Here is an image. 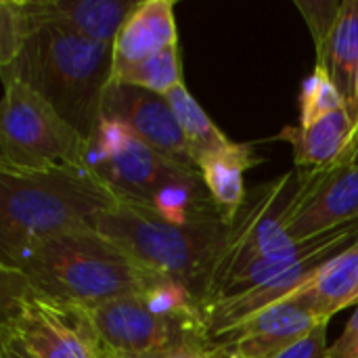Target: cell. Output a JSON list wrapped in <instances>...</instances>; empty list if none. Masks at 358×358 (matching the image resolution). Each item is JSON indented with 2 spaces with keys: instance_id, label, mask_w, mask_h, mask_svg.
Returning <instances> with one entry per match:
<instances>
[{
  "instance_id": "14",
  "label": "cell",
  "mask_w": 358,
  "mask_h": 358,
  "mask_svg": "<svg viewBox=\"0 0 358 358\" xmlns=\"http://www.w3.org/2000/svg\"><path fill=\"white\" fill-rule=\"evenodd\" d=\"M174 0H141L122 23L113 42V69L141 63L178 46Z\"/></svg>"
},
{
  "instance_id": "13",
  "label": "cell",
  "mask_w": 358,
  "mask_h": 358,
  "mask_svg": "<svg viewBox=\"0 0 358 358\" xmlns=\"http://www.w3.org/2000/svg\"><path fill=\"white\" fill-rule=\"evenodd\" d=\"M134 4L126 0H23L31 25H52L109 46Z\"/></svg>"
},
{
  "instance_id": "23",
  "label": "cell",
  "mask_w": 358,
  "mask_h": 358,
  "mask_svg": "<svg viewBox=\"0 0 358 358\" xmlns=\"http://www.w3.org/2000/svg\"><path fill=\"white\" fill-rule=\"evenodd\" d=\"M103 358H218L212 342L208 338H199V340H189L176 348L164 350V352H155V355H143V357H132V355H120V352H109L105 350Z\"/></svg>"
},
{
  "instance_id": "17",
  "label": "cell",
  "mask_w": 358,
  "mask_h": 358,
  "mask_svg": "<svg viewBox=\"0 0 358 358\" xmlns=\"http://www.w3.org/2000/svg\"><path fill=\"white\" fill-rule=\"evenodd\" d=\"M325 65L355 111L358 71V0H344L329 38ZM357 113V111H355Z\"/></svg>"
},
{
  "instance_id": "18",
  "label": "cell",
  "mask_w": 358,
  "mask_h": 358,
  "mask_svg": "<svg viewBox=\"0 0 358 358\" xmlns=\"http://www.w3.org/2000/svg\"><path fill=\"white\" fill-rule=\"evenodd\" d=\"M166 101L176 113V120L185 132L187 145L191 149L197 168L203 157L233 145V141L210 120V115L201 109V105L195 101V96L187 90L185 84L174 88L170 94H166Z\"/></svg>"
},
{
  "instance_id": "19",
  "label": "cell",
  "mask_w": 358,
  "mask_h": 358,
  "mask_svg": "<svg viewBox=\"0 0 358 358\" xmlns=\"http://www.w3.org/2000/svg\"><path fill=\"white\" fill-rule=\"evenodd\" d=\"M111 84H126L166 96L182 86V63L178 46H170L141 63L126 65L111 71Z\"/></svg>"
},
{
  "instance_id": "26",
  "label": "cell",
  "mask_w": 358,
  "mask_h": 358,
  "mask_svg": "<svg viewBox=\"0 0 358 358\" xmlns=\"http://www.w3.org/2000/svg\"><path fill=\"white\" fill-rule=\"evenodd\" d=\"M0 358H31L10 342H0Z\"/></svg>"
},
{
  "instance_id": "10",
  "label": "cell",
  "mask_w": 358,
  "mask_h": 358,
  "mask_svg": "<svg viewBox=\"0 0 358 358\" xmlns=\"http://www.w3.org/2000/svg\"><path fill=\"white\" fill-rule=\"evenodd\" d=\"M329 323L304 300L275 304L212 340L218 358H275Z\"/></svg>"
},
{
  "instance_id": "25",
  "label": "cell",
  "mask_w": 358,
  "mask_h": 358,
  "mask_svg": "<svg viewBox=\"0 0 358 358\" xmlns=\"http://www.w3.org/2000/svg\"><path fill=\"white\" fill-rule=\"evenodd\" d=\"M327 358H358V304L342 336L329 346Z\"/></svg>"
},
{
  "instance_id": "4",
  "label": "cell",
  "mask_w": 358,
  "mask_h": 358,
  "mask_svg": "<svg viewBox=\"0 0 358 358\" xmlns=\"http://www.w3.org/2000/svg\"><path fill=\"white\" fill-rule=\"evenodd\" d=\"M94 231L128 250L162 277L187 287L201 306L210 302L229 237L224 222L178 227L136 203L122 201L115 210L96 216Z\"/></svg>"
},
{
  "instance_id": "28",
  "label": "cell",
  "mask_w": 358,
  "mask_h": 358,
  "mask_svg": "<svg viewBox=\"0 0 358 358\" xmlns=\"http://www.w3.org/2000/svg\"><path fill=\"white\" fill-rule=\"evenodd\" d=\"M352 166H358V145L357 149H355V153H352Z\"/></svg>"
},
{
  "instance_id": "2",
  "label": "cell",
  "mask_w": 358,
  "mask_h": 358,
  "mask_svg": "<svg viewBox=\"0 0 358 358\" xmlns=\"http://www.w3.org/2000/svg\"><path fill=\"white\" fill-rule=\"evenodd\" d=\"M0 266L19 271L31 287L48 296L88 308L117 298L143 296L170 281L99 231L48 239Z\"/></svg>"
},
{
  "instance_id": "21",
  "label": "cell",
  "mask_w": 358,
  "mask_h": 358,
  "mask_svg": "<svg viewBox=\"0 0 358 358\" xmlns=\"http://www.w3.org/2000/svg\"><path fill=\"white\" fill-rule=\"evenodd\" d=\"M31 31L23 0H0V71L8 69L21 55Z\"/></svg>"
},
{
  "instance_id": "16",
  "label": "cell",
  "mask_w": 358,
  "mask_h": 358,
  "mask_svg": "<svg viewBox=\"0 0 358 358\" xmlns=\"http://www.w3.org/2000/svg\"><path fill=\"white\" fill-rule=\"evenodd\" d=\"M358 289V241L348 250L329 260L319 279L294 298L304 300L317 315L331 321L338 313L352 306L355 292Z\"/></svg>"
},
{
  "instance_id": "27",
  "label": "cell",
  "mask_w": 358,
  "mask_h": 358,
  "mask_svg": "<svg viewBox=\"0 0 358 358\" xmlns=\"http://www.w3.org/2000/svg\"><path fill=\"white\" fill-rule=\"evenodd\" d=\"M355 111L358 115V71H357V90H355Z\"/></svg>"
},
{
  "instance_id": "9",
  "label": "cell",
  "mask_w": 358,
  "mask_h": 358,
  "mask_svg": "<svg viewBox=\"0 0 358 358\" xmlns=\"http://www.w3.org/2000/svg\"><path fill=\"white\" fill-rule=\"evenodd\" d=\"M103 117L128 126L143 143L172 164L199 172L166 96L126 84H109L103 99Z\"/></svg>"
},
{
  "instance_id": "11",
  "label": "cell",
  "mask_w": 358,
  "mask_h": 358,
  "mask_svg": "<svg viewBox=\"0 0 358 358\" xmlns=\"http://www.w3.org/2000/svg\"><path fill=\"white\" fill-rule=\"evenodd\" d=\"M358 222V166L317 168L287 235L304 241Z\"/></svg>"
},
{
  "instance_id": "6",
  "label": "cell",
  "mask_w": 358,
  "mask_h": 358,
  "mask_svg": "<svg viewBox=\"0 0 358 358\" xmlns=\"http://www.w3.org/2000/svg\"><path fill=\"white\" fill-rule=\"evenodd\" d=\"M90 313L109 352L143 357L208 338L201 302L174 281H166L143 296L103 302Z\"/></svg>"
},
{
  "instance_id": "1",
  "label": "cell",
  "mask_w": 358,
  "mask_h": 358,
  "mask_svg": "<svg viewBox=\"0 0 358 358\" xmlns=\"http://www.w3.org/2000/svg\"><path fill=\"white\" fill-rule=\"evenodd\" d=\"M122 206L115 189L92 168L0 172V264L71 233L94 231V220Z\"/></svg>"
},
{
  "instance_id": "15",
  "label": "cell",
  "mask_w": 358,
  "mask_h": 358,
  "mask_svg": "<svg viewBox=\"0 0 358 358\" xmlns=\"http://www.w3.org/2000/svg\"><path fill=\"white\" fill-rule=\"evenodd\" d=\"M264 162L252 143H233L231 147L212 153L199 162L201 178L218 210L220 220L229 227L245 203L248 191L243 182L245 170Z\"/></svg>"
},
{
  "instance_id": "12",
  "label": "cell",
  "mask_w": 358,
  "mask_h": 358,
  "mask_svg": "<svg viewBox=\"0 0 358 358\" xmlns=\"http://www.w3.org/2000/svg\"><path fill=\"white\" fill-rule=\"evenodd\" d=\"M271 141H285L292 145L298 170L352 166V153L358 145V115L346 107L325 115L308 128L285 126Z\"/></svg>"
},
{
  "instance_id": "7",
  "label": "cell",
  "mask_w": 358,
  "mask_h": 358,
  "mask_svg": "<svg viewBox=\"0 0 358 358\" xmlns=\"http://www.w3.org/2000/svg\"><path fill=\"white\" fill-rule=\"evenodd\" d=\"M92 143L21 80L4 82L0 113V172L31 174L88 168Z\"/></svg>"
},
{
  "instance_id": "5",
  "label": "cell",
  "mask_w": 358,
  "mask_h": 358,
  "mask_svg": "<svg viewBox=\"0 0 358 358\" xmlns=\"http://www.w3.org/2000/svg\"><path fill=\"white\" fill-rule=\"evenodd\" d=\"M0 342L31 358H103L105 346L88 306L48 296L10 268L0 266Z\"/></svg>"
},
{
  "instance_id": "3",
  "label": "cell",
  "mask_w": 358,
  "mask_h": 358,
  "mask_svg": "<svg viewBox=\"0 0 358 358\" xmlns=\"http://www.w3.org/2000/svg\"><path fill=\"white\" fill-rule=\"evenodd\" d=\"M111 71L113 46L52 25H31L19 59L2 69V82H25L92 143Z\"/></svg>"
},
{
  "instance_id": "20",
  "label": "cell",
  "mask_w": 358,
  "mask_h": 358,
  "mask_svg": "<svg viewBox=\"0 0 358 358\" xmlns=\"http://www.w3.org/2000/svg\"><path fill=\"white\" fill-rule=\"evenodd\" d=\"M350 107L342 90L331 78L325 63H315L313 73L304 80L300 92V126L308 128L329 113Z\"/></svg>"
},
{
  "instance_id": "8",
  "label": "cell",
  "mask_w": 358,
  "mask_h": 358,
  "mask_svg": "<svg viewBox=\"0 0 358 358\" xmlns=\"http://www.w3.org/2000/svg\"><path fill=\"white\" fill-rule=\"evenodd\" d=\"M90 166L115 189L122 201L143 208L170 185L195 174L153 151L128 126L105 117L92 141Z\"/></svg>"
},
{
  "instance_id": "24",
  "label": "cell",
  "mask_w": 358,
  "mask_h": 358,
  "mask_svg": "<svg viewBox=\"0 0 358 358\" xmlns=\"http://www.w3.org/2000/svg\"><path fill=\"white\" fill-rule=\"evenodd\" d=\"M327 325L329 323L317 327L310 336H306L304 340H300L275 358H327Z\"/></svg>"
},
{
  "instance_id": "22",
  "label": "cell",
  "mask_w": 358,
  "mask_h": 358,
  "mask_svg": "<svg viewBox=\"0 0 358 358\" xmlns=\"http://www.w3.org/2000/svg\"><path fill=\"white\" fill-rule=\"evenodd\" d=\"M340 6L342 2H336V0H296V8L302 13L310 29L315 50H317V63H325L329 38L336 27Z\"/></svg>"
}]
</instances>
